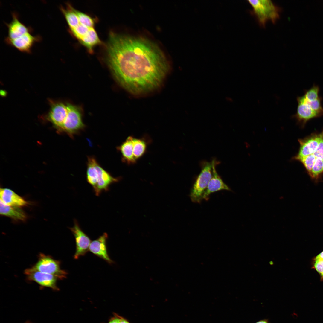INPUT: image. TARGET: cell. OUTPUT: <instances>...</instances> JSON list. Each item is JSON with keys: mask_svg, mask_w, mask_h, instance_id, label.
Returning a JSON list of instances; mask_svg holds the SVG:
<instances>
[{"mask_svg": "<svg viewBox=\"0 0 323 323\" xmlns=\"http://www.w3.org/2000/svg\"><path fill=\"white\" fill-rule=\"evenodd\" d=\"M79 22L90 28H94L95 19L89 15L76 9Z\"/></svg>", "mask_w": 323, "mask_h": 323, "instance_id": "7402d4cb", "label": "cell"}, {"mask_svg": "<svg viewBox=\"0 0 323 323\" xmlns=\"http://www.w3.org/2000/svg\"><path fill=\"white\" fill-rule=\"evenodd\" d=\"M147 141L145 138H137L133 137V155L136 162L145 153L148 143Z\"/></svg>", "mask_w": 323, "mask_h": 323, "instance_id": "d6986e66", "label": "cell"}, {"mask_svg": "<svg viewBox=\"0 0 323 323\" xmlns=\"http://www.w3.org/2000/svg\"><path fill=\"white\" fill-rule=\"evenodd\" d=\"M69 229L74 235L75 240L76 251L74 256L75 259L84 255L89 251L91 240L81 229L77 220L74 219V225Z\"/></svg>", "mask_w": 323, "mask_h": 323, "instance_id": "ba28073f", "label": "cell"}, {"mask_svg": "<svg viewBox=\"0 0 323 323\" xmlns=\"http://www.w3.org/2000/svg\"><path fill=\"white\" fill-rule=\"evenodd\" d=\"M323 174V160L316 159L309 175L313 179L318 180Z\"/></svg>", "mask_w": 323, "mask_h": 323, "instance_id": "ffe728a7", "label": "cell"}, {"mask_svg": "<svg viewBox=\"0 0 323 323\" xmlns=\"http://www.w3.org/2000/svg\"><path fill=\"white\" fill-rule=\"evenodd\" d=\"M312 267L319 274L321 281H323V260L312 259Z\"/></svg>", "mask_w": 323, "mask_h": 323, "instance_id": "cb8c5ba5", "label": "cell"}, {"mask_svg": "<svg viewBox=\"0 0 323 323\" xmlns=\"http://www.w3.org/2000/svg\"><path fill=\"white\" fill-rule=\"evenodd\" d=\"M225 99L228 102H231L232 101V99L229 97H226L225 98Z\"/></svg>", "mask_w": 323, "mask_h": 323, "instance_id": "f546056e", "label": "cell"}, {"mask_svg": "<svg viewBox=\"0 0 323 323\" xmlns=\"http://www.w3.org/2000/svg\"><path fill=\"white\" fill-rule=\"evenodd\" d=\"M316 159L315 156L313 154H312L305 157L293 159H292L301 162L309 175L311 172Z\"/></svg>", "mask_w": 323, "mask_h": 323, "instance_id": "44dd1931", "label": "cell"}, {"mask_svg": "<svg viewBox=\"0 0 323 323\" xmlns=\"http://www.w3.org/2000/svg\"><path fill=\"white\" fill-rule=\"evenodd\" d=\"M6 25L8 34L5 39H16L32 31L31 28L27 27L19 21L18 16L15 13L12 14L11 21Z\"/></svg>", "mask_w": 323, "mask_h": 323, "instance_id": "9a60e30c", "label": "cell"}, {"mask_svg": "<svg viewBox=\"0 0 323 323\" xmlns=\"http://www.w3.org/2000/svg\"><path fill=\"white\" fill-rule=\"evenodd\" d=\"M212 176L202 196V200H207L210 195L212 193L222 190L232 191L231 188L222 180L217 173L216 167L219 163L215 159L213 160Z\"/></svg>", "mask_w": 323, "mask_h": 323, "instance_id": "30bf717a", "label": "cell"}, {"mask_svg": "<svg viewBox=\"0 0 323 323\" xmlns=\"http://www.w3.org/2000/svg\"><path fill=\"white\" fill-rule=\"evenodd\" d=\"M322 132L313 133L304 138L299 139L300 147L297 154L293 159L305 157L313 154L316 149L321 140Z\"/></svg>", "mask_w": 323, "mask_h": 323, "instance_id": "9c48e42d", "label": "cell"}, {"mask_svg": "<svg viewBox=\"0 0 323 323\" xmlns=\"http://www.w3.org/2000/svg\"><path fill=\"white\" fill-rule=\"evenodd\" d=\"M133 137L129 136L119 146L117 149L121 154L122 161L129 165L136 162L133 155Z\"/></svg>", "mask_w": 323, "mask_h": 323, "instance_id": "e0dca14e", "label": "cell"}, {"mask_svg": "<svg viewBox=\"0 0 323 323\" xmlns=\"http://www.w3.org/2000/svg\"><path fill=\"white\" fill-rule=\"evenodd\" d=\"M108 238L107 233H104L97 238L91 242L89 251L108 263L112 264L114 262L109 257L106 245Z\"/></svg>", "mask_w": 323, "mask_h": 323, "instance_id": "4fadbf2b", "label": "cell"}, {"mask_svg": "<svg viewBox=\"0 0 323 323\" xmlns=\"http://www.w3.org/2000/svg\"><path fill=\"white\" fill-rule=\"evenodd\" d=\"M24 273L28 280L34 281L41 287H48L55 291L59 290L57 285L58 279L54 275L40 272L33 266L25 270Z\"/></svg>", "mask_w": 323, "mask_h": 323, "instance_id": "52a82bcc", "label": "cell"}, {"mask_svg": "<svg viewBox=\"0 0 323 323\" xmlns=\"http://www.w3.org/2000/svg\"><path fill=\"white\" fill-rule=\"evenodd\" d=\"M313 258L323 260V251L316 256L314 257Z\"/></svg>", "mask_w": 323, "mask_h": 323, "instance_id": "4316f807", "label": "cell"}, {"mask_svg": "<svg viewBox=\"0 0 323 323\" xmlns=\"http://www.w3.org/2000/svg\"><path fill=\"white\" fill-rule=\"evenodd\" d=\"M106 53L107 63L117 81L134 94L157 89L169 69L160 48L143 37L111 33Z\"/></svg>", "mask_w": 323, "mask_h": 323, "instance_id": "6da1fadb", "label": "cell"}, {"mask_svg": "<svg viewBox=\"0 0 323 323\" xmlns=\"http://www.w3.org/2000/svg\"><path fill=\"white\" fill-rule=\"evenodd\" d=\"M30 323V322H27V323Z\"/></svg>", "mask_w": 323, "mask_h": 323, "instance_id": "4dcf8cb0", "label": "cell"}, {"mask_svg": "<svg viewBox=\"0 0 323 323\" xmlns=\"http://www.w3.org/2000/svg\"><path fill=\"white\" fill-rule=\"evenodd\" d=\"M31 33H28L22 36L13 39H5V41L7 44L22 52L30 53L34 44L41 40L40 36H33Z\"/></svg>", "mask_w": 323, "mask_h": 323, "instance_id": "7c38bea8", "label": "cell"}, {"mask_svg": "<svg viewBox=\"0 0 323 323\" xmlns=\"http://www.w3.org/2000/svg\"><path fill=\"white\" fill-rule=\"evenodd\" d=\"M213 160L201 163V170L191 189L189 196L193 202L200 203L212 176Z\"/></svg>", "mask_w": 323, "mask_h": 323, "instance_id": "277c9868", "label": "cell"}, {"mask_svg": "<svg viewBox=\"0 0 323 323\" xmlns=\"http://www.w3.org/2000/svg\"><path fill=\"white\" fill-rule=\"evenodd\" d=\"M119 323H130L126 319L120 316Z\"/></svg>", "mask_w": 323, "mask_h": 323, "instance_id": "83f0119b", "label": "cell"}, {"mask_svg": "<svg viewBox=\"0 0 323 323\" xmlns=\"http://www.w3.org/2000/svg\"><path fill=\"white\" fill-rule=\"evenodd\" d=\"M319 86L314 84L310 88L305 91L304 96L306 99L308 100H317L321 97L319 95Z\"/></svg>", "mask_w": 323, "mask_h": 323, "instance_id": "603a6c76", "label": "cell"}, {"mask_svg": "<svg viewBox=\"0 0 323 323\" xmlns=\"http://www.w3.org/2000/svg\"><path fill=\"white\" fill-rule=\"evenodd\" d=\"M297 100L298 104L297 111L292 117L296 120L298 124L302 127H304L310 120L321 116L319 114L313 110L305 103L301 96L298 97Z\"/></svg>", "mask_w": 323, "mask_h": 323, "instance_id": "8fae6325", "label": "cell"}, {"mask_svg": "<svg viewBox=\"0 0 323 323\" xmlns=\"http://www.w3.org/2000/svg\"><path fill=\"white\" fill-rule=\"evenodd\" d=\"M322 133L321 140L316 149L313 154L316 159L323 160V131L322 132Z\"/></svg>", "mask_w": 323, "mask_h": 323, "instance_id": "d4e9b609", "label": "cell"}, {"mask_svg": "<svg viewBox=\"0 0 323 323\" xmlns=\"http://www.w3.org/2000/svg\"><path fill=\"white\" fill-rule=\"evenodd\" d=\"M120 316L114 313L113 316L110 318L108 323H119Z\"/></svg>", "mask_w": 323, "mask_h": 323, "instance_id": "484cf974", "label": "cell"}, {"mask_svg": "<svg viewBox=\"0 0 323 323\" xmlns=\"http://www.w3.org/2000/svg\"><path fill=\"white\" fill-rule=\"evenodd\" d=\"M0 196V201L7 205L20 207L28 204L23 198L10 189L1 188Z\"/></svg>", "mask_w": 323, "mask_h": 323, "instance_id": "2e32d148", "label": "cell"}, {"mask_svg": "<svg viewBox=\"0 0 323 323\" xmlns=\"http://www.w3.org/2000/svg\"><path fill=\"white\" fill-rule=\"evenodd\" d=\"M253 14L260 26L265 27L266 22L275 23L279 17L280 9L270 0H248Z\"/></svg>", "mask_w": 323, "mask_h": 323, "instance_id": "3957f363", "label": "cell"}, {"mask_svg": "<svg viewBox=\"0 0 323 323\" xmlns=\"http://www.w3.org/2000/svg\"><path fill=\"white\" fill-rule=\"evenodd\" d=\"M60 264L59 261L41 253L39 255L38 261L33 267L38 271L54 275L58 280H61L66 278L67 272L61 269Z\"/></svg>", "mask_w": 323, "mask_h": 323, "instance_id": "8992f818", "label": "cell"}, {"mask_svg": "<svg viewBox=\"0 0 323 323\" xmlns=\"http://www.w3.org/2000/svg\"><path fill=\"white\" fill-rule=\"evenodd\" d=\"M86 178L96 196L109 190L110 185L119 182L121 177H114L104 169L93 156H88L87 162Z\"/></svg>", "mask_w": 323, "mask_h": 323, "instance_id": "7a4b0ae2", "label": "cell"}, {"mask_svg": "<svg viewBox=\"0 0 323 323\" xmlns=\"http://www.w3.org/2000/svg\"><path fill=\"white\" fill-rule=\"evenodd\" d=\"M68 113L61 131L66 133L70 137L80 134L85 126L83 121L80 109L77 106L68 103Z\"/></svg>", "mask_w": 323, "mask_h": 323, "instance_id": "5b68a950", "label": "cell"}, {"mask_svg": "<svg viewBox=\"0 0 323 323\" xmlns=\"http://www.w3.org/2000/svg\"><path fill=\"white\" fill-rule=\"evenodd\" d=\"M68 103H57L51 106L49 114L50 121L61 131L68 113Z\"/></svg>", "mask_w": 323, "mask_h": 323, "instance_id": "5bb4252c", "label": "cell"}, {"mask_svg": "<svg viewBox=\"0 0 323 323\" xmlns=\"http://www.w3.org/2000/svg\"><path fill=\"white\" fill-rule=\"evenodd\" d=\"M0 213L15 220L24 221L27 218L25 213L19 207L7 205L1 201Z\"/></svg>", "mask_w": 323, "mask_h": 323, "instance_id": "ac0fdd59", "label": "cell"}, {"mask_svg": "<svg viewBox=\"0 0 323 323\" xmlns=\"http://www.w3.org/2000/svg\"><path fill=\"white\" fill-rule=\"evenodd\" d=\"M255 323H269L268 320L267 319H264L258 321Z\"/></svg>", "mask_w": 323, "mask_h": 323, "instance_id": "f1b7e54d", "label": "cell"}]
</instances>
